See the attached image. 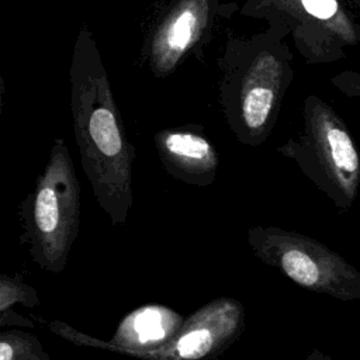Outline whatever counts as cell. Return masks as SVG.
Masks as SVG:
<instances>
[{
  "label": "cell",
  "instance_id": "obj_1",
  "mask_svg": "<svg viewBox=\"0 0 360 360\" xmlns=\"http://www.w3.org/2000/svg\"><path fill=\"white\" fill-rule=\"evenodd\" d=\"M73 132L86 179L98 207L114 225H124L134 204L136 158L93 32H77L69 68Z\"/></svg>",
  "mask_w": 360,
  "mask_h": 360
},
{
  "label": "cell",
  "instance_id": "obj_2",
  "mask_svg": "<svg viewBox=\"0 0 360 360\" xmlns=\"http://www.w3.org/2000/svg\"><path fill=\"white\" fill-rule=\"evenodd\" d=\"M285 31L267 27L232 37L219 60L218 98L231 132L242 145L260 146L271 135L292 83V52Z\"/></svg>",
  "mask_w": 360,
  "mask_h": 360
},
{
  "label": "cell",
  "instance_id": "obj_3",
  "mask_svg": "<svg viewBox=\"0 0 360 360\" xmlns=\"http://www.w3.org/2000/svg\"><path fill=\"white\" fill-rule=\"evenodd\" d=\"M80 184L70 152L62 138L52 143L48 162L34 188L20 202V240L42 270L59 274L79 235Z\"/></svg>",
  "mask_w": 360,
  "mask_h": 360
},
{
  "label": "cell",
  "instance_id": "obj_4",
  "mask_svg": "<svg viewBox=\"0 0 360 360\" xmlns=\"http://www.w3.org/2000/svg\"><path fill=\"white\" fill-rule=\"evenodd\" d=\"M277 152L292 160L338 211L353 207L360 190V153L346 122L323 98L305 97L301 131Z\"/></svg>",
  "mask_w": 360,
  "mask_h": 360
},
{
  "label": "cell",
  "instance_id": "obj_5",
  "mask_svg": "<svg viewBox=\"0 0 360 360\" xmlns=\"http://www.w3.org/2000/svg\"><path fill=\"white\" fill-rule=\"evenodd\" d=\"M246 242L255 257L297 285L339 301L360 300V270L325 243L297 231L264 225L250 226Z\"/></svg>",
  "mask_w": 360,
  "mask_h": 360
},
{
  "label": "cell",
  "instance_id": "obj_6",
  "mask_svg": "<svg viewBox=\"0 0 360 360\" xmlns=\"http://www.w3.org/2000/svg\"><path fill=\"white\" fill-rule=\"evenodd\" d=\"M240 14L285 31L307 65L338 62L360 44V22L343 0H243Z\"/></svg>",
  "mask_w": 360,
  "mask_h": 360
},
{
  "label": "cell",
  "instance_id": "obj_7",
  "mask_svg": "<svg viewBox=\"0 0 360 360\" xmlns=\"http://www.w3.org/2000/svg\"><path fill=\"white\" fill-rule=\"evenodd\" d=\"M238 6L225 0H169L148 28L142 59L149 72L163 79L190 56L200 58Z\"/></svg>",
  "mask_w": 360,
  "mask_h": 360
},
{
  "label": "cell",
  "instance_id": "obj_8",
  "mask_svg": "<svg viewBox=\"0 0 360 360\" xmlns=\"http://www.w3.org/2000/svg\"><path fill=\"white\" fill-rule=\"evenodd\" d=\"M245 329V308L231 297H218L186 316L180 330L139 360H214L228 350Z\"/></svg>",
  "mask_w": 360,
  "mask_h": 360
},
{
  "label": "cell",
  "instance_id": "obj_9",
  "mask_svg": "<svg viewBox=\"0 0 360 360\" xmlns=\"http://www.w3.org/2000/svg\"><path fill=\"white\" fill-rule=\"evenodd\" d=\"M153 142L160 163L173 179L195 187H208L215 181L219 156L200 125L160 129Z\"/></svg>",
  "mask_w": 360,
  "mask_h": 360
},
{
  "label": "cell",
  "instance_id": "obj_10",
  "mask_svg": "<svg viewBox=\"0 0 360 360\" xmlns=\"http://www.w3.org/2000/svg\"><path fill=\"white\" fill-rule=\"evenodd\" d=\"M15 304H21L28 308L39 307V297L31 284H28L22 274L15 273L13 276L0 274V326H18L25 329H34V322L28 318L13 311Z\"/></svg>",
  "mask_w": 360,
  "mask_h": 360
},
{
  "label": "cell",
  "instance_id": "obj_11",
  "mask_svg": "<svg viewBox=\"0 0 360 360\" xmlns=\"http://www.w3.org/2000/svg\"><path fill=\"white\" fill-rule=\"evenodd\" d=\"M24 329L0 332V360H51L37 335Z\"/></svg>",
  "mask_w": 360,
  "mask_h": 360
},
{
  "label": "cell",
  "instance_id": "obj_12",
  "mask_svg": "<svg viewBox=\"0 0 360 360\" xmlns=\"http://www.w3.org/2000/svg\"><path fill=\"white\" fill-rule=\"evenodd\" d=\"M329 83L343 96L360 98V70L346 69L329 79Z\"/></svg>",
  "mask_w": 360,
  "mask_h": 360
},
{
  "label": "cell",
  "instance_id": "obj_13",
  "mask_svg": "<svg viewBox=\"0 0 360 360\" xmlns=\"http://www.w3.org/2000/svg\"><path fill=\"white\" fill-rule=\"evenodd\" d=\"M304 360H333V359H332L329 354H326V353L321 352L319 349L314 347V349H311V350L308 352V354L305 356Z\"/></svg>",
  "mask_w": 360,
  "mask_h": 360
},
{
  "label": "cell",
  "instance_id": "obj_14",
  "mask_svg": "<svg viewBox=\"0 0 360 360\" xmlns=\"http://www.w3.org/2000/svg\"><path fill=\"white\" fill-rule=\"evenodd\" d=\"M353 1H354V3H356V4H357V7H359V8H360V0H353Z\"/></svg>",
  "mask_w": 360,
  "mask_h": 360
}]
</instances>
